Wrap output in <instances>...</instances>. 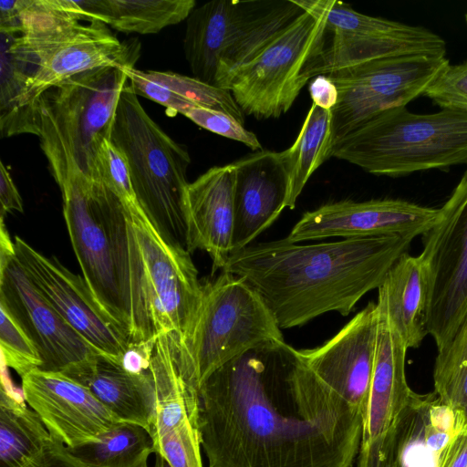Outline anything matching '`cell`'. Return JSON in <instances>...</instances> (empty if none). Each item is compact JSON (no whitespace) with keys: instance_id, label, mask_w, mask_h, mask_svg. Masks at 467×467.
Returning a JSON list of instances; mask_svg holds the SVG:
<instances>
[{"instance_id":"cell-1","label":"cell","mask_w":467,"mask_h":467,"mask_svg":"<svg viewBox=\"0 0 467 467\" xmlns=\"http://www.w3.org/2000/svg\"><path fill=\"white\" fill-rule=\"evenodd\" d=\"M209 467H352L363 419L284 340L215 370L198 393Z\"/></svg>"},{"instance_id":"cell-2","label":"cell","mask_w":467,"mask_h":467,"mask_svg":"<svg viewBox=\"0 0 467 467\" xmlns=\"http://www.w3.org/2000/svg\"><path fill=\"white\" fill-rule=\"evenodd\" d=\"M413 239L392 234L300 244L284 238L232 254L223 271L242 278L286 329L331 311L348 316L379 287Z\"/></svg>"},{"instance_id":"cell-3","label":"cell","mask_w":467,"mask_h":467,"mask_svg":"<svg viewBox=\"0 0 467 467\" xmlns=\"http://www.w3.org/2000/svg\"><path fill=\"white\" fill-rule=\"evenodd\" d=\"M45 155L61 192L64 219L83 278L130 336V250L124 206L101 180L87 178L68 158L55 152Z\"/></svg>"},{"instance_id":"cell-4","label":"cell","mask_w":467,"mask_h":467,"mask_svg":"<svg viewBox=\"0 0 467 467\" xmlns=\"http://www.w3.org/2000/svg\"><path fill=\"white\" fill-rule=\"evenodd\" d=\"M128 219L132 343L176 332L186 339L200 307L202 284L190 253L169 244L140 203Z\"/></svg>"},{"instance_id":"cell-5","label":"cell","mask_w":467,"mask_h":467,"mask_svg":"<svg viewBox=\"0 0 467 467\" xmlns=\"http://www.w3.org/2000/svg\"><path fill=\"white\" fill-rule=\"evenodd\" d=\"M332 157L389 177L467 164V112L391 109L337 141Z\"/></svg>"},{"instance_id":"cell-6","label":"cell","mask_w":467,"mask_h":467,"mask_svg":"<svg viewBox=\"0 0 467 467\" xmlns=\"http://www.w3.org/2000/svg\"><path fill=\"white\" fill-rule=\"evenodd\" d=\"M109 140L127 160L136 198L169 244L187 250L185 195L191 157L146 112L129 83L117 106Z\"/></svg>"},{"instance_id":"cell-7","label":"cell","mask_w":467,"mask_h":467,"mask_svg":"<svg viewBox=\"0 0 467 467\" xmlns=\"http://www.w3.org/2000/svg\"><path fill=\"white\" fill-rule=\"evenodd\" d=\"M125 68L108 65L74 75L39 99L40 145L60 151L90 180H100L99 153L109 140Z\"/></svg>"},{"instance_id":"cell-8","label":"cell","mask_w":467,"mask_h":467,"mask_svg":"<svg viewBox=\"0 0 467 467\" xmlns=\"http://www.w3.org/2000/svg\"><path fill=\"white\" fill-rule=\"evenodd\" d=\"M270 340H284L283 334L254 289L225 271L206 281L184 339L195 389L199 393L202 384L230 360Z\"/></svg>"},{"instance_id":"cell-9","label":"cell","mask_w":467,"mask_h":467,"mask_svg":"<svg viewBox=\"0 0 467 467\" xmlns=\"http://www.w3.org/2000/svg\"><path fill=\"white\" fill-rule=\"evenodd\" d=\"M296 2L305 12L241 67L226 86L244 115L279 118L311 79L310 70L326 44V18L310 0Z\"/></svg>"},{"instance_id":"cell-10","label":"cell","mask_w":467,"mask_h":467,"mask_svg":"<svg viewBox=\"0 0 467 467\" xmlns=\"http://www.w3.org/2000/svg\"><path fill=\"white\" fill-rule=\"evenodd\" d=\"M450 65L446 56L404 55L333 71L338 100L331 110L336 142L380 113L424 96ZM336 144V143H335Z\"/></svg>"},{"instance_id":"cell-11","label":"cell","mask_w":467,"mask_h":467,"mask_svg":"<svg viewBox=\"0 0 467 467\" xmlns=\"http://www.w3.org/2000/svg\"><path fill=\"white\" fill-rule=\"evenodd\" d=\"M423 236L420 254L427 270V333L437 350L467 317V169Z\"/></svg>"},{"instance_id":"cell-12","label":"cell","mask_w":467,"mask_h":467,"mask_svg":"<svg viewBox=\"0 0 467 467\" xmlns=\"http://www.w3.org/2000/svg\"><path fill=\"white\" fill-rule=\"evenodd\" d=\"M326 18L327 39L310 75L314 78L374 59L404 56H446L445 40L431 30L354 10L336 0H310Z\"/></svg>"},{"instance_id":"cell-13","label":"cell","mask_w":467,"mask_h":467,"mask_svg":"<svg viewBox=\"0 0 467 467\" xmlns=\"http://www.w3.org/2000/svg\"><path fill=\"white\" fill-rule=\"evenodd\" d=\"M21 40L34 57L36 69L28 83L27 102L40 118L39 99L51 87L78 73L108 65L134 67L140 43L120 42L106 24L75 22L47 33L23 35Z\"/></svg>"},{"instance_id":"cell-14","label":"cell","mask_w":467,"mask_h":467,"mask_svg":"<svg viewBox=\"0 0 467 467\" xmlns=\"http://www.w3.org/2000/svg\"><path fill=\"white\" fill-rule=\"evenodd\" d=\"M14 243L20 265L49 304L98 351L120 362L130 336L99 304L83 276L18 236Z\"/></svg>"},{"instance_id":"cell-15","label":"cell","mask_w":467,"mask_h":467,"mask_svg":"<svg viewBox=\"0 0 467 467\" xmlns=\"http://www.w3.org/2000/svg\"><path fill=\"white\" fill-rule=\"evenodd\" d=\"M0 306L36 348L42 361L38 369L64 373L100 353L42 296L16 255L0 263Z\"/></svg>"},{"instance_id":"cell-16","label":"cell","mask_w":467,"mask_h":467,"mask_svg":"<svg viewBox=\"0 0 467 467\" xmlns=\"http://www.w3.org/2000/svg\"><path fill=\"white\" fill-rule=\"evenodd\" d=\"M440 216V208L400 199L344 200L305 213L285 238L292 243L329 237L348 239L392 234L415 238L428 233Z\"/></svg>"},{"instance_id":"cell-17","label":"cell","mask_w":467,"mask_h":467,"mask_svg":"<svg viewBox=\"0 0 467 467\" xmlns=\"http://www.w3.org/2000/svg\"><path fill=\"white\" fill-rule=\"evenodd\" d=\"M27 405L67 448L98 440L121 421L86 387L60 372L34 369L22 378Z\"/></svg>"},{"instance_id":"cell-18","label":"cell","mask_w":467,"mask_h":467,"mask_svg":"<svg viewBox=\"0 0 467 467\" xmlns=\"http://www.w3.org/2000/svg\"><path fill=\"white\" fill-rule=\"evenodd\" d=\"M378 326L377 303L370 302L325 344L298 350L319 379L359 410L362 419L374 369Z\"/></svg>"},{"instance_id":"cell-19","label":"cell","mask_w":467,"mask_h":467,"mask_svg":"<svg viewBox=\"0 0 467 467\" xmlns=\"http://www.w3.org/2000/svg\"><path fill=\"white\" fill-rule=\"evenodd\" d=\"M276 0H214L186 19L183 49L193 78L215 86L220 58L246 38Z\"/></svg>"},{"instance_id":"cell-20","label":"cell","mask_w":467,"mask_h":467,"mask_svg":"<svg viewBox=\"0 0 467 467\" xmlns=\"http://www.w3.org/2000/svg\"><path fill=\"white\" fill-rule=\"evenodd\" d=\"M234 183L235 167L231 163L210 168L186 190L187 251L208 253L213 272L223 271L232 254Z\"/></svg>"},{"instance_id":"cell-21","label":"cell","mask_w":467,"mask_h":467,"mask_svg":"<svg viewBox=\"0 0 467 467\" xmlns=\"http://www.w3.org/2000/svg\"><path fill=\"white\" fill-rule=\"evenodd\" d=\"M232 254L250 244L286 208L287 179L280 152L258 150L234 162Z\"/></svg>"},{"instance_id":"cell-22","label":"cell","mask_w":467,"mask_h":467,"mask_svg":"<svg viewBox=\"0 0 467 467\" xmlns=\"http://www.w3.org/2000/svg\"><path fill=\"white\" fill-rule=\"evenodd\" d=\"M63 374L86 387L121 421L150 431L155 394L149 370L130 373L118 360L99 353Z\"/></svg>"},{"instance_id":"cell-23","label":"cell","mask_w":467,"mask_h":467,"mask_svg":"<svg viewBox=\"0 0 467 467\" xmlns=\"http://www.w3.org/2000/svg\"><path fill=\"white\" fill-rule=\"evenodd\" d=\"M408 349L386 317L379 311L376 358L363 416L361 443L385 434L412 393L405 374Z\"/></svg>"},{"instance_id":"cell-24","label":"cell","mask_w":467,"mask_h":467,"mask_svg":"<svg viewBox=\"0 0 467 467\" xmlns=\"http://www.w3.org/2000/svg\"><path fill=\"white\" fill-rule=\"evenodd\" d=\"M377 306L408 348L420 346L427 333L428 276L419 255L403 254L378 288Z\"/></svg>"},{"instance_id":"cell-25","label":"cell","mask_w":467,"mask_h":467,"mask_svg":"<svg viewBox=\"0 0 467 467\" xmlns=\"http://www.w3.org/2000/svg\"><path fill=\"white\" fill-rule=\"evenodd\" d=\"M1 137L30 133L39 136L40 118L27 102L28 83L36 65L17 31L0 30Z\"/></svg>"},{"instance_id":"cell-26","label":"cell","mask_w":467,"mask_h":467,"mask_svg":"<svg viewBox=\"0 0 467 467\" xmlns=\"http://www.w3.org/2000/svg\"><path fill=\"white\" fill-rule=\"evenodd\" d=\"M2 364L0 390V467H18L51 439L37 413L26 406Z\"/></svg>"},{"instance_id":"cell-27","label":"cell","mask_w":467,"mask_h":467,"mask_svg":"<svg viewBox=\"0 0 467 467\" xmlns=\"http://www.w3.org/2000/svg\"><path fill=\"white\" fill-rule=\"evenodd\" d=\"M88 21L99 20L123 33L155 34L186 20L194 0H80Z\"/></svg>"},{"instance_id":"cell-28","label":"cell","mask_w":467,"mask_h":467,"mask_svg":"<svg viewBox=\"0 0 467 467\" xmlns=\"http://www.w3.org/2000/svg\"><path fill=\"white\" fill-rule=\"evenodd\" d=\"M332 111L312 103L294 143L280 152L287 179L286 208L294 209L311 175L333 156Z\"/></svg>"},{"instance_id":"cell-29","label":"cell","mask_w":467,"mask_h":467,"mask_svg":"<svg viewBox=\"0 0 467 467\" xmlns=\"http://www.w3.org/2000/svg\"><path fill=\"white\" fill-rule=\"evenodd\" d=\"M67 449L90 467H149L154 452L147 430L129 422H120L95 441Z\"/></svg>"},{"instance_id":"cell-30","label":"cell","mask_w":467,"mask_h":467,"mask_svg":"<svg viewBox=\"0 0 467 467\" xmlns=\"http://www.w3.org/2000/svg\"><path fill=\"white\" fill-rule=\"evenodd\" d=\"M434 392L467 430V317L453 337L438 349L433 370Z\"/></svg>"},{"instance_id":"cell-31","label":"cell","mask_w":467,"mask_h":467,"mask_svg":"<svg viewBox=\"0 0 467 467\" xmlns=\"http://www.w3.org/2000/svg\"><path fill=\"white\" fill-rule=\"evenodd\" d=\"M145 73L192 105L224 112L244 125V114L228 89L171 71L148 70Z\"/></svg>"},{"instance_id":"cell-32","label":"cell","mask_w":467,"mask_h":467,"mask_svg":"<svg viewBox=\"0 0 467 467\" xmlns=\"http://www.w3.org/2000/svg\"><path fill=\"white\" fill-rule=\"evenodd\" d=\"M0 348L2 364L11 368L22 379L30 371L40 368L39 353L9 312L0 306Z\"/></svg>"},{"instance_id":"cell-33","label":"cell","mask_w":467,"mask_h":467,"mask_svg":"<svg viewBox=\"0 0 467 467\" xmlns=\"http://www.w3.org/2000/svg\"><path fill=\"white\" fill-rule=\"evenodd\" d=\"M198 421L189 420L153 442L171 467H202Z\"/></svg>"},{"instance_id":"cell-34","label":"cell","mask_w":467,"mask_h":467,"mask_svg":"<svg viewBox=\"0 0 467 467\" xmlns=\"http://www.w3.org/2000/svg\"><path fill=\"white\" fill-rule=\"evenodd\" d=\"M424 96L441 109L467 112V60L450 64L427 88Z\"/></svg>"},{"instance_id":"cell-35","label":"cell","mask_w":467,"mask_h":467,"mask_svg":"<svg viewBox=\"0 0 467 467\" xmlns=\"http://www.w3.org/2000/svg\"><path fill=\"white\" fill-rule=\"evenodd\" d=\"M182 115L213 133L242 142L252 150H262V145L256 135L224 112L194 106Z\"/></svg>"},{"instance_id":"cell-36","label":"cell","mask_w":467,"mask_h":467,"mask_svg":"<svg viewBox=\"0 0 467 467\" xmlns=\"http://www.w3.org/2000/svg\"><path fill=\"white\" fill-rule=\"evenodd\" d=\"M358 467H401L393 425L382 436L360 444Z\"/></svg>"},{"instance_id":"cell-37","label":"cell","mask_w":467,"mask_h":467,"mask_svg":"<svg viewBox=\"0 0 467 467\" xmlns=\"http://www.w3.org/2000/svg\"><path fill=\"white\" fill-rule=\"evenodd\" d=\"M52 437V436H51ZM18 467H90L74 456L67 446L52 439L34 456Z\"/></svg>"},{"instance_id":"cell-38","label":"cell","mask_w":467,"mask_h":467,"mask_svg":"<svg viewBox=\"0 0 467 467\" xmlns=\"http://www.w3.org/2000/svg\"><path fill=\"white\" fill-rule=\"evenodd\" d=\"M154 340L155 337L145 342H130L120 359L122 367L133 374L147 372L150 364Z\"/></svg>"},{"instance_id":"cell-39","label":"cell","mask_w":467,"mask_h":467,"mask_svg":"<svg viewBox=\"0 0 467 467\" xmlns=\"http://www.w3.org/2000/svg\"><path fill=\"white\" fill-rule=\"evenodd\" d=\"M308 91L312 103L323 109L332 110L337 103V88L326 75H319L312 78L308 86Z\"/></svg>"},{"instance_id":"cell-40","label":"cell","mask_w":467,"mask_h":467,"mask_svg":"<svg viewBox=\"0 0 467 467\" xmlns=\"http://www.w3.org/2000/svg\"><path fill=\"white\" fill-rule=\"evenodd\" d=\"M0 215L4 218L7 213L13 211L23 213L24 211L22 198L8 169L3 161L0 163Z\"/></svg>"},{"instance_id":"cell-41","label":"cell","mask_w":467,"mask_h":467,"mask_svg":"<svg viewBox=\"0 0 467 467\" xmlns=\"http://www.w3.org/2000/svg\"><path fill=\"white\" fill-rule=\"evenodd\" d=\"M437 467H467V430H460L451 440Z\"/></svg>"},{"instance_id":"cell-42","label":"cell","mask_w":467,"mask_h":467,"mask_svg":"<svg viewBox=\"0 0 467 467\" xmlns=\"http://www.w3.org/2000/svg\"><path fill=\"white\" fill-rule=\"evenodd\" d=\"M153 467H171V465L160 453L155 452V462Z\"/></svg>"},{"instance_id":"cell-43","label":"cell","mask_w":467,"mask_h":467,"mask_svg":"<svg viewBox=\"0 0 467 467\" xmlns=\"http://www.w3.org/2000/svg\"><path fill=\"white\" fill-rule=\"evenodd\" d=\"M464 19H465V23H466V25H467V11H466V12H465V14H464Z\"/></svg>"}]
</instances>
